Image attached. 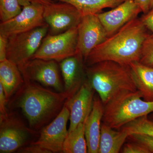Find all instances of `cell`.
<instances>
[{
    "label": "cell",
    "instance_id": "obj_5",
    "mask_svg": "<svg viewBox=\"0 0 153 153\" xmlns=\"http://www.w3.org/2000/svg\"><path fill=\"white\" fill-rule=\"evenodd\" d=\"M46 24L28 32L15 34L8 37L7 59L22 68L32 60L48 34Z\"/></svg>",
    "mask_w": 153,
    "mask_h": 153
},
{
    "label": "cell",
    "instance_id": "obj_21",
    "mask_svg": "<svg viewBox=\"0 0 153 153\" xmlns=\"http://www.w3.org/2000/svg\"><path fill=\"white\" fill-rule=\"evenodd\" d=\"M85 123L84 122L79 124L73 130L68 132L63 144V153H88L85 134Z\"/></svg>",
    "mask_w": 153,
    "mask_h": 153
},
{
    "label": "cell",
    "instance_id": "obj_30",
    "mask_svg": "<svg viewBox=\"0 0 153 153\" xmlns=\"http://www.w3.org/2000/svg\"><path fill=\"white\" fill-rule=\"evenodd\" d=\"M8 38L0 34V62L7 59Z\"/></svg>",
    "mask_w": 153,
    "mask_h": 153
},
{
    "label": "cell",
    "instance_id": "obj_34",
    "mask_svg": "<svg viewBox=\"0 0 153 153\" xmlns=\"http://www.w3.org/2000/svg\"><path fill=\"white\" fill-rule=\"evenodd\" d=\"M151 10L153 9V1L152 3V6H151Z\"/></svg>",
    "mask_w": 153,
    "mask_h": 153
},
{
    "label": "cell",
    "instance_id": "obj_25",
    "mask_svg": "<svg viewBox=\"0 0 153 153\" xmlns=\"http://www.w3.org/2000/svg\"><path fill=\"white\" fill-rule=\"evenodd\" d=\"M130 141L125 143L122 148L123 153H150L148 149L141 143L130 140Z\"/></svg>",
    "mask_w": 153,
    "mask_h": 153
},
{
    "label": "cell",
    "instance_id": "obj_1",
    "mask_svg": "<svg viewBox=\"0 0 153 153\" xmlns=\"http://www.w3.org/2000/svg\"><path fill=\"white\" fill-rule=\"evenodd\" d=\"M147 30L140 19H133L94 48L85 59V66L104 61L128 65L139 61L149 35Z\"/></svg>",
    "mask_w": 153,
    "mask_h": 153
},
{
    "label": "cell",
    "instance_id": "obj_32",
    "mask_svg": "<svg viewBox=\"0 0 153 153\" xmlns=\"http://www.w3.org/2000/svg\"><path fill=\"white\" fill-rule=\"evenodd\" d=\"M19 1L22 7L28 5L31 3H39L44 5H46L53 1L52 0H19Z\"/></svg>",
    "mask_w": 153,
    "mask_h": 153
},
{
    "label": "cell",
    "instance_id": "obj_23",
    "mask_svg": "<svg viewBox=\"0 0 153 153\" xmlns=\"http://www.w3.org/2000/svg\"><path fill=\"white\" fill-rule=\"evenodd\" d=\"M23 7L19 0H0V19L1 22L9 21L22 11Z\"/></svg>",
    "mask_w": 153,
    "mask_h": 153
},
{
    "label": "cell",
    "instance_id": "obj_10",
    "mask_svg": "<svg viewBox=\"0 0 153 153\" xmlns=\"http://www.w3.org/2000/svg\"><path fill=\"white\" fill-rule=\"evenodd\" d=\"M44 5L31 3L23 7L21 13L13 19L0 24V34L5 37L25 33L46 25Z\"/></svg>",
    "mask_w": 153,
    "mask_h": 153
},
{
    "label": "cell",
    "instance_id": "obj_2",
    "mask_svg": "<svg viewBox=\"0 0 153 153\" xmlns=\"http://www.w3.org/2000/svg\"><path fill=\"white\" fill-rule=\"evenodd\" d=\"M17 94L15 104L22 109L29 128L34 131L53 120L72 97L68 91L55 92L27 80H25Z\"/></svg>",
    "mask_w": 153,
    "mask_h": 153
},
{
    "label": "cell",
    "instance_id": "obj_33",
    "mask_svg": "<svg viewBox=\"0 0 153 153\" xmlns=\"http://www.w3.org/2000/svg\"><path fill=\"white\" fill-rule=\"evenodd\" d=\"M148 118L150 120L153 121V112L151 113L148 115Z\"/></svg>",
    "mask_w": 153,
    "mask_h": 153
},
{
    "label": "cell",
    "instance_id": "obj_11",
    "mask_svg": "<svg viewBox=\"0 0 153 153\" xmlns=\"http://www.w3.org/2000/svg\"><path fill=\"white\" fill-rule=\"evenodd\" d=\"M77 30V54L85 61L90 52L108 37L97 14L82 17Z\"/></svg>",
    "mask_w": 153,
    "mask_h": 153
},
{
    "label": "cell",
    "instance_id": "obj_16",
    "mask_svg": "<svg viewBox=\"0 0 153 153\" xmlns=\"http://www.w3.org/2000/svg\"><path fill=\"white\" fill-rule=\"evenodd\" d=\"M104 107V104L99 96H95L92 109L85 123V134L88 153H98Z\"/></svg>",
    "mask_w": 153,
    "mask_h": 153
},
{
    "label": "cell",
    "instance_id": "obj_15",
    "mask_svg": "<svg viewBox=\"0 0 153 153\" xmlns=\"http://www.w3.org/2000/svg\"><path fill=\"white\" fill-rule=\"evenodd\" d=\"M59 66L64 82V89L73 96L87 79L84 59L77 54L62 60Z\"/></svg>",
    "mask_w": 153,
    "mask_h": 153
},
{
    "label": "cell",
    "instance_id": "obj_31",
    "mask_svg": "<svg viewBox=\"0 0 153 153\" xmlns=\"http://www.w3.org/2000/svg\"><path fill=\"white\" fill-rule=\"evenodd\" d=\"M144 14L147 13L151 9V0H134Z\"/></svg>",
    "mask_w": 153,
    "mask_h": 153
},
{
    "label": "cell",
    "instance_id": "obj_4",
    "mask_svg": "<svg viewBox=\"0 0 153 153\" xmlns=\"http://www.w3.org/2000/svg\"><path fill=\"white\" fill-rule=\"evenodd\" d=\"M153 112V101H145L138 90L121 91L104 105L102 122L120 130L129 123Z\"/></svg>",
    "mask_w": 153,
    "mask_h": 153
},
{
    "label": "cell",
    "instance_id": "obj_35",
    "mask_svg": "<svg viewBox=\"0 0 153 153\" xmlns=\"http://www.w3.org/2000/svg\"><path fill=\"white\" fill-rule=\"evenodd\" d=\"M153 0H151V6H152V3Z\"/></svg>",
    "mask_w": 153,
    "mask_h": 153
},
{
    "label": "cell",
    "instance_id": "obj_28",
    "mask_svg": "<svg viewBox=\"0 0 153 153\" xmlns=\"http://www.w3.org/2000/svg\"><path fill=\"white\" fill-rule=\"evenodd\" d=\"M140 19L146 29L151 31V36L153 38V9L145 14Z\"/></svg>",
    "mask_w": 153,
    "mask_h": 153
},
{
    "label": "cell",
    "instance_id": "obj_18",
    "mask_svg": "<svg viewBox=\"0 0 153 153\" xmlns=\"http://www.w3.org/2000/svg\"><path fill=\"white\" fill-rule=\"evenodd\" d=\"M137 90L145 101H153V68L139 61L129 64Z\"/></svg>",
    "mask_w": 153,
    "mask_h": 153
},
{
    "label": "cell",
    "instance_id": "obj_17",
    "mask_svg": "<svg viewBox=\"0 0 153 153\" xmlns=\"http://www.w3.org/2000/svg\"><path fill=\"white\" fill-rule=\"evenodd\" d=\"M24 83V77L16 64L7 59L0 62V84L8 102Z\"/></svg>",
    "mask_w": 153,
    "mask_h": 153
},
{
    "label": "cell",
    "instance_id": "obj_19",
    "mask_svg": "<svg viewBox=\"0 0 153 153\" xmlns=\"http://www.w3.org/2000/svg\"><path fill=\"white\" fill-rule=\"evenodd\" d=\"M128 133L123 129L115 130L102 123L98 153H118L128 138Z\"/></svg>",
    "mask_w": 153,
    "mask_h": 153
},
{
    "label": "cell",
    "instance_id": "obj_24",
    "mask_svg": "<svg viewBox=\"0 0 153 153\" xmlns=\"http://www.w3.org/2000/svg\"><path fill=\"white\" fill-rule=\"evenodd\" d=\"M139 62L153 68V38L151 35H149L143 45Z\"/></svg>",
    "mask_w": 153,
    "mask_h": 153
},
{
    "label": "cell",
    "instance_id": "obj_6",
    "mask_svg": "<svg viewBox=\"0 0 153 153\" xmlns=\"http://www.w3.org/2000/svg\"><path fill=\"white\" fill-rule=\"evenodd\" d=\"M77 27L64 33L52 35L47 34L33 59L53 60L60 63L77 54Z\"/></svg>",
    "mask_w": 153,
    "mask_h": 153
},
{
    "label": "cell",
    "instance_id": "obj_20",
    "mask_svg": "<svg viewBox=\"0 0 153 153\" xmlns=\"http://www.w3.org/2000/svg\"><path fill=\"white\" fill-rule=\"evenodd\" d=\"M71 4L81 14L82 17L99 13L107 8H114L125 0H52Z\"/></svg>",
    "mask_w": 153,
    "mask_h": 153
},
{
    "label": "cell",
    "instance_id": "obj_7",
    "mask_svg": "<svg viewBox=\"0 0 153 153\" xmlns=\"http://www.w3.org/2000/svg\"><path fill=\"white\" fill-rule=\"evenodd\" d=\"M43 16L49 26L48 34L55 35L64 33L78 27L82 16L74 7L67 2L54 1L44 5Z\"/></svg>",
    "mask_w": 153,
    "mask_h": 153
},
{
    "label": "cell",
    "instance_id": "obj_27",
    "mask_svg": "<svg viewBox=\"0 0 153 153\" xmlns=\"http://www.w3.org/2000/svg\"><path fill=\"white\" fill-rule=\"evenodd\" d=\"M18 152L22 153H49L48 150L38 146L31 143L28 146H24L19 149Z\"/></svg>",
    "mask_w": 153,
    "mask_h": 153
},
{
    "label": "cell",
    "instance_id": "obj_12",
    "mask_svg": "<svg viewBox=\"0 0 153 153\" xmlns=\"http://www.w3.org/2000/svg\"><path fill=\"white\" fill-rule=\"evenodd\" d=\"M70 111L66 104L60 113L42 129L39 138L31 143L48 150L51 153L63 152V144L68 135L67 122Z\"/></svg>",
    "mask_w": 153,
    "mask_h": 153
},
{
    "label": "cell",
    "instance_id": "obj_9",
    "mask_svg": "<svg viewBox=\"0 0 153 153\" xmlns=\"http://www.w3.org/2000/svg\"><path fill=\"white\" fill-rule=\"evenodd\" d=\"M34 131L11 115L0 116V153H10L25 146Z\"/></svg>",
    "mask_w": 153,
    "mask_h": 153
},
{
    "label": "cell",
    "instance_id": "obj_8",
    "mask_svg": "<svg viewBox=\"0 0 153 153\" xmlns=\"http://www.w3.org/2000/svg\"><path fill=\"white\" fill-rule=\"evenodd\" d=\"M58 62L55 60L35 58L19 68L25 80L37 82L57 92L65 91L59 73Z\"/></svg>",
    "mask_w": 153,
    "mask_h": 153
},
{
    "label": "cell",
    "instance_id": "obj_22",
    "mask_svg": "<svg viewBox=\"0 0 153 153\" xmlns=\"http://www.w3.org/2000/svg\"><path fill=\"white\" fill-rule=\"evenodd\" d=\"M121 128L126 131L129 135L139 134L153 137V121L148 118V115L138 118Z\"/></svg>",
    "mask_w": 153,
    "mask_h": 153
},
{
    "label": "cell",
    "instance_id": "obj_26",
    "mask_svg": "<svg viewBox=\"0 0 153 153\" xmlns=\"http://www.w3.org/2000/svg\"><path fill=\"white\" fill-rule=\"evenodd\" d=\"M128 138L130 140L141 143L148 149L150 153H153V137L146 135L131 134L129 135Z\"/></svg>",
    "mask_w": 153,
    "mask_h": 153
},
{
    "label": "cell",
    "instance_id": "obj_13",
    "mask_svg": "<svg viewBox=\"0 0 153 153\" xmlns=\"http://www.w3.org/2000/svg\"><path fill=\"white\" fill-rule=\"evenodd\" d=\"M95 92L86 79L78 91L68 99L65 104L70 111L68 132L86 120L92 109Z\"/></svg>",
    "mask_w": 153,
    "mask_h": 153
},
{
    "label": "cell",
    "instance_id": "obj_29",
    "mask_svg": "<svg viewBox=\"0 0 153 153\" xmlns=\"http://www.w3.org/2000/svg\"><path fill=\"white\" fill-rule=\"evenodd\" d=\"M7 102L2 86L0 84V116H7L9 114L6 106Z\"/></svg>",
    "mask_w": 153,
    "mask_h": 153
},
{
    "label": "cell",
    "instance_id": "obj_3",
    "mask_svg": "<svg viewBox=\"0 0 153 153\" xmlns=\"http://www.w3.org/2000/svg\"><path fill=\"white\" fill-rule=\"evenodd\" d=\"M86 74L104 105L121 91L137 90L129 65L102 61L86 66Z\"/></svg>",
    "mask_w": 153,
    "mask_h": 153
},
{
    "label": "cell",
    "instance_id": "obj_14",
    "mask_svg": "<svg viewBox=\"0 0 153 153\" xmlns=\"http://www.w3.org/2000/svg\"><path fill=\"white\" fill-rule=\"evenodd\" d=\"M141 12V9L134 0H125L111 10L97 15L109 37L137 18Z\"/></svg>",
    "mask_w": 153,
    "mask_h": 153
}]
</instances>
